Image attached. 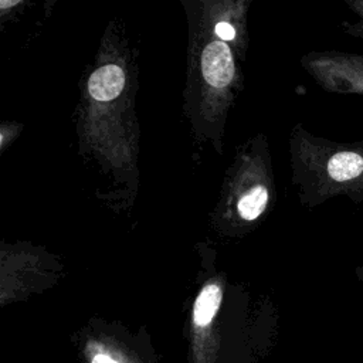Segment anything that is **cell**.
<instances>
[{"label":"cell","instance_id":"cell-6","mask_svg":"<svg viewBox=\"0 0 363 363\" xmlns=\"http://www.w3.org/2000/svg\"><path fill=\"white\" fill-rule=\"evenodd\" d=\"M216 34L223 38V40H233L234 35H235V30L234 27L227 23V21H220L217 26H216Z\"/></svg>","mask_w":363,"mask_h":363},{"label":"cell","instance_id":"cell-7","mask_svg":"<svg viewBox=\"0 0 363 363\" xmlns=\"http://www.w3.org/2000/svg\"><path fill=\"white\" fill-rule=\"evenodd\" d=\"M347 31L359 38H363V17H359L357 21L352 23L350 26H347Z\"/></svg>","mask_w":363,"mask_h":363},{"label":"cell","instance_id":"cell-10","mask_svg":"<svg viewBox=\"0 0 363 363\" xmlns=\"http://www.w3.org/2000/svg\"><path fill=\"white\" fill-rule=\"evenodd\" d=\"M13 4H16V1H1V6H3V7H7V6H13Z\"/></svg>","mask_w":363,"mask_h":363},{"label":"cell","instance_id":"cell-3","mask_svg":"<svg viewBox=\"0 0 363 363\" xmlns=\"http://www.w3.org/2000/svg\"><path fill=\"white\" fill-rule=\"evenodd\" d=\"M125 85V74L122 68L113 64L98 68L88 81V91L96 101L105 102L116 98Z\"/></svg>","mask_w":363,"mask_h":363},{"label":"cell","instance_id":"cell-4","mask_svg":"<svg viewBox=\"0 0 363 363\" xmlns=\"http://www.w3.org/2000/svg\"><path fill=\"white\" fill-rule=\"evenodd\" d=\"M221 301V289L218 285L216 284H210L207 285L200 295L196 299L194 303V322L199 326H204L207 323H210V320L213 319L214 313L218 309Z\"/></svg>","mask_w":363,"mask_h":363},{"label":"cell","instance_id":"cell-9","mask_svg":"<svg viewBox=\"0 0 363 363\" xmlns=\"http://www.w3.org/2000/svg\"><path fill=\"white\" fill-rule=\"evenodd\" d=\"M92 363H118L116 360L111 359L109 356H105V354H96L94 359H92Z\"/></svg>","mask_w":363,"mask_h":363},{"label":"cell","instance_id":"cell-1","mask_svg":"<svg viewBox=\"0 0 363 363\" xmlns=\"http://www.w3.org/2000/svg\"><path fill=\"white\" fill-rule=\"evenodd\" d=\"M311 68L326 89L339 94L363 95V55L329 52L315 57Z\"/></svg>","mask_w":363,"mask_h":363},{"label":"cell","instance_id":"cell-8","mask_svg":"<svg viewBox=\"0 0 363 363\" xmlns=\"http://www.w3.org/2000/svg\"><path fill=\"white\" fill-rule=\"evenodd\" d=\"M347 6L352 9V11H353L357 17H363V0H352V1H347Z\"/></svg>","mask_w":363,"mask_h":363},{"label":"cell","instance_id":"cell-2","mask_svg":"<svg viewBox=\"0 0 363 363\" xmlns=\"http://www.w3.org/2000/svg\"><path fill=\"white\" fill-rule=\"evenodd\" d=\"M201 69L204 79L211 86H227L234 75V61L228 45L223 41L206 45L201 54Z\"/></svg>","mask_w":363,"mask_h":363},{"label":"cell","instance_id":"cell-5","mask_svg":"<svg viewBox=\"0 0 363 363\" xmlns=\"http://www.w3.org/2000/svg\"><path fill=\"white\" fill-rule=\"evenodd\" d=\"M267 201H268V191L265 190V187L255 186L238 201L240 214L245 220H254L264 211Z\"/></svg>","mask_w":363,"mask_h":363}]
</instances>
